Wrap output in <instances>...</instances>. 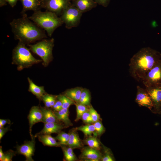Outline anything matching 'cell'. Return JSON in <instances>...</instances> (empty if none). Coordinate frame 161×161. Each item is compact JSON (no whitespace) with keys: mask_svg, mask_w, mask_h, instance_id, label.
<instances>
[{"mask_svg":"<svg viewBox=\"0 0 161 161\" xmlns=\"http://www.w3.org/2000/svg\"><path fill=\"white\" fill-rule=\"evenodd\" d=\"M89 111L91 115L93 123H95L100 119L99 114L92 106L90 107Z\"/></svg>","mask_w":161,"mask_h":161,"instance_id":"1f68e13d","label":"cell"},{"mask_svg":"<svg viewBox=\"0 0 161 161\" xmlns=\"http://www.w3.org/2000/svg\"><path fill=\"white\" fill-rule=\"evenodd\" d=\"M54 112L57 119L62 122L66 127L72 125V123L69 118V108H63L59 111Z\"/></svg>","mask_w":161,"mask_h":161,"instance_id":"d6986e66","label":"cell"},{"mask_svg":"<svg viewBox=\"0 0 161 161\" xmlns=\"http://www.w3.org/2000/svg\"><path fill=\"white\" fill-rule=\"evenodd\" d=\"M137 94L135 101L140 106L146 107L151 109L154 106L152 100L146 89L139 86L137 87Z\"/></svg>","mask_w":161,"mask_h":161,"instance_id":"30bf717a","label":"cell"},{"mask_svg":"<svg viewBox=\"0 0 161 161\" xmlns=\"http://www.w3.org/2000/svg\"><path fill=\"white\" fill-rule=\"evenodd\" d=\"M71 0V1H72V0Z\"/></svg>","mask_w":161,"mask_h":161,"instance_id":"b9f144b4","label":"cell"},{"mask_svg":"<svg viewBox=\"0 0 161 161\" xmlns=\"http://www.w3.org/2000/svg\"><path fill=\"white\" fill-rule=\"evenodd\" d=\"M11 121L9 119H0V128H2L7 124H10Z\"/></svg>","mask_w":161,"mask_h":161,"instance_id":"74e56055","label":"cell"},{"mask_svg":"<svg viewBox=\"0 0 161 161\" xmlns=\"http://www.w3.org/2000/svg\"><path fill=\"white\" fill-rule=\"evenodd\" d=\"M54 45V39L44 38L36 43L27 44L30 50L41 58L42 65L47 67L53 58L52 50Z\"/></svg>","mask_w":161,"mask_h":161,"instance_id":"5b68a950","label":"cell"},{"mask_svg":"<svg viewBox=\"0 0 161 161\" xmlns=\"http://www.w3.org/2000/svg\"><path fill=\"white\" fill-rule=\"evenodd\" d=\"M154 105L161 103V86L145 88Z\"/></svg>","mask_w":161,"mask_h":161,"instance_id":"e0dca14e","label":"cell"},{"mask_svg":"<svg viewBox=\"0 0 161 161\" xmlns=\"http://www.w3.org/2000/svg\"><path fill=\"white\" fill-rule=\"evenodd\" d=\"M70 137L69 133L61 131L58 134L55 138L59 141L61 145H66Z\"/></svg>","mask_w":161,"mask_h":161,"instance_id":"4316f807","label":"cell"},{"mask_svg":"<svg viewBox=\"0 0 161 161\" xmlns=\"http://www.w3.org/2000/svg\"><path fill=\"white\" fill-rule=\"evenodd\" d=\"M16 152L9 150L4 153V156L1 161H11L13 157L16 155Z\"/></svg>","mask_w":161,"mask_h":161,"instance_id":"f546056e","label":"cell"},{"mask_svg":"<svg viewBox=\"0 0 161 161\" xmlns=\"http://www.w3.org/2000/svg\"><path fill=\"white\" fill-rule=\"evenodd\" d=\"M41 100L43 102L45 107L48 108L51 107L49 94L47 93L44 95L42 97Z\"/></svg>","mask_w":161,"mask_h":161,"instance_id":"836d02e7","label":"cell"},{"mask_svg":"<svg viewBox=\"0 0 161 161\" xmlns=\"http://www.w3.org/2000/svg\"><path fill=\"white\" fill-rule=\"evenodd\" d=\"M42 112L40 106H32L27 117L29 122L30 134L31 138L34 137L32 134V129L33 126L36 123L42 122Z\"/></svg>","mask_w":161,"mask_h":161,"instance_id":"8fae6325","label":"cell"},{"mask_svg":"<svg viewBox=\"0 0 161 161\" xmlns=\"http://www.w3.org/2000/svg\"><path fill=\"white\" fill-rule=\"evenodd\" d=\"M103 161H114L112 157L109 154H106L101 159Z\"/></svg>","mask_w":161,"mask_h":161,"instance_id":"f35d334b","label":"cell"},{"mask_svg":"<svg viewBox=\"0 0 161 161\" xmlns=\"http://www.w3.org/2000/svg\"><path fill=\"white\" fill-rule=\"evenodd\" d=\"M85 142L89 147L98 150H100L99 143L95 137H89L85 140Z\"/></svg>","mask_w":161,"mask_h":161,"instance_id":"83f0119b","label":"cell"},{"mask_svg":"<svg viewBox=\"0 0 161 161\" xmlns=\"http://www.w3.org/2000/svg\"><path fill=\"white\" fill-rule=\"evenodd\" d=\"M70 0H42V7L61 16L64 10L72 4Z\"/></svg>","mask_w":161,"mask_h":161,"instance_id":"ba28073f","label":"cell"},{"mask_svg":"<svg viewBox=\"0 0 161 161\" xmlns=\"http://www.w3.org/2000/svg\"><path fill=\"white\" fill-rule=\"evenodd\" d=\"M23 6V10L21 13H25L28 10L34 12L40 10L41 7V0H21Z\"/></svg>","mask_w":161,"mask_h":161,"instance_id":"9a60e30c","label":"cell"},{"mask_svg":"<svg viewBox=\"0 0 161 161\" xmlns=\"http://www.w3.org/2000/svg\"><path fill=\"white\" fill-rule=\"evenodd\" d=\"M76 129L82 131L86 136H90L95 131V128L94 124L83 126L77 128Z\"/></svg>","mask_w":161,"mask_h":161,"instance_id":"484cf974","label":"cell"},{"mask_svg":"<svg viewBox=\"0 0 161 161\" xmlns=\"http://www.w3.org/2000/svg\"><path fill=\"white\" fill-rule=\"evenodd\" d=\"M97 4L106 7L109 4L110 0H94Z\"/></svg>","mask_w":161,"mask_h":161,"instance_id":"d590c367","label":"cell"},{"mask_svg":"<svg viewBox=\"0 0 161 161\" xmlns=\"http://www.w3.org/2000/svg\"><path fill=\"white\" fill-rule=\"evenodd\" d=\"M10 24L15 40L26 44L47 38L45 31L30 19L25 13Z\"/></svg>","mask_w":161,"mask_h":161,"instance_id":"7a4b0ae2","label":"cell"},{"mask_svg":"<svg viewBox=\"0 0 161 161\" xmlns=\"http://www.w3.org/2000/svg\"><path fill=\"white\" fill-rule=\"evenodd\" d=\"M90 95L89 91L86 89H83L78 103L86 106L89 105L90 103Z\"/></svg>","mask_w":161,"mask_h":161,"instance_id":"d4e9b609","label":"cell"},{"mask_svg":"<svg viewBox=\"0 0 161 161\" xmlns=\"http://www.w3.org/2000/svg\"><path fill=\"white\" fill-rule=\"evenodd\" d=\"M65 145H61L65 160L67 161H73L76 160V157L73 152L72 148Z\"/></svg>","mask_w":161,"mask_h":161,"instance_id":"603a6c76","label":"cell"},{"mask_svg":"<svg viewBox=\"0 0 161 161\" xmlns=\"http://www.w3.org/2000/svg\"><path fill=\"white\" fill-rule=\"evenodd\" d=\"M27 79L29 84L28 91L35 95L40 101L41 100L43 95L47 93L44 87L36 85L29 77Z\"/></svg>","mask_w":161,"mask_h":161,"instance_id":"2e32d148","label":"cell"},{"mask_svg":"<svg viewBox=\"0 0 161 161\" xmlns=\"http://www.w3.org/2000/svg\"><path fill=\"white\" fill-rule=\"evenodd\" d=\"M82 14L71 4L64 10L60 17L66 27L70 29L79 25Z\"/></svg>","mask_w":161,"mask_h":161,"instance_id":"8992f818","label":"cell"},{"mask_svg":"<svg viewBox=\"0 0 161 161\" xmlns=\"http://www.w3.org/2000/svg\"><path fill=\"white\" fill-rule=\"evenodd\" d=\"M26 45L18 41L13 50L12 64L16 65L19 71L42 62V60L37 59L32 55Z\"/></svg>","mask_w":161,"mask_h":161,"instance_id":"277c9868","label":"cell"},{"mask_svg":"<svg viewBox=\"0 0 161 161\" xmlns=\"http://www.w3.org/2000/svg\"><path fill=\"white\" fill-rule=\"evenodd\" d=\"M161 55L149 47L141 49L131 58L129 71L131 76L142 81L148 73L161 63Z\"/></svg>","mask_w":161,"mask_h":161,"instance_id":"6da1fadb","label":"cell"},{"mask_svg":"<svg viewBox=\"0 0 161 161\" xmlns=\"http://www.w3.org/2000/svg\"><path fill=\"white\" fill-rule=\"evenodd\" d=\"M142 82L145 88L161 86V63L151 69Z\"/></svg>","mask_w":161,"mask_h":161,"instance_id":"52a82bcc","label":"cell"},{"mask_svg":"<svg viewBox=\"0 0 161 161\" xmlns=\"http://www.w3.org/2000/svg\"><path fill=\"white\" fill-rule=\"evenodd\" d=\"M53 109L56 112H58L62 108V105L61 102L59 100H56L55 103L52 107Z\"/></svg>","mask_w":161,"mask_h":161,"instance_id":"e575fe53","label":"cell"},{"mask_svg":"<svg viewBox=\"0 0 161 161\" xmlns=\"http://www.w3.org/2000/svg\"><path fill=\"white\" fill-rule=\"evenodd\" d=\"M94 125L95 131L98 135H101L104 132V128L101 123L99 120L94 123Z\"/></svg>","mask_w":161,"mask_h":161,"instance_id":"4dcf8cb0","label":"cell"},{"mask_svg":"<svg viewBox=\"0 0 161 161\" xmlns=\"http://www.w3.org/2000/svg\"><path fill=\"white\" fill-rule=\"evenodd\" d=\"M75 104L76 106L77 112V116L75 121H77L81 118L83 114L88 111L89 109L87 108L86 105L79 103H77Z\"/></svg>","mask_w":161,"mask_h":161,"instance_id":"f1b7e54d","label":"cell"},{"mask_svg":"<svg viewBox=\"0 0 161 161\" xmlns=\"http://www.w3.org/2000/svg\"><path fill=\"white\" fill-rule=\"evenodd\" d=\"M41 0V1H42V0Z\"/></svg>","mask_w":161,"mask_h":161,"instance_id":"7bdbcfd3","label":"cell"},{"mask_svg":"<svg viewBox=\"0 0 161 161\" xmlns=\"http://www.w3.org/2000/svg\"><path fill=\"white\" fill-rule=\"evenodd\" d=\"M35 138L34 136L31 140L25 141L21 145L16 146L17 153L24 156L26 161H34L32 157L35 151Z\"/></svg>","mask_w":161,"mask_h":161,"instance_id":"9c48e42d","label":"cell"},{"mask_svg":"<svg viewBox=\"0 0 161 161\" xmlns=\"http://www.w3.org/2000/svg\"><path fill=\"white\" fill-rule=\"evenodd\" d=\"M81 119L85 123H93L89 110L83 114L82 115Z\"/></svg>","mask_w":161,"mask_h":161,"instance_id":"d6a6232c","label":"cell"},{"mask_svg":"<svg viewBox=\"0 0 161 161\" xmlns=\"http://www.w3.org/2000/svg\"><path fill=\"white\" fill-rule=\"evenodd\" d=\"M66 126L64 125L59 123H44L43 129L36 133L34 136L36 137L39 135L50 134L53 133L58 134Z\"/></svg>","mask_w":161,"mask_h":161,"instance_id":"7c38bea8","label":"cell"},{"mask_svg":"<svg viewBox=\"0 0 161 161\" xmlns=\"http://www.w3.org/2000/svg\"><path fill=\"white\" fill-rule=\"evenodd\" d=\"M39 140L45 146L58 147L61 146L60 143L50 134H41L38 135Z\"/></svg>","mask_w":161,"mask_h":161,"instance_id":"ffe728a7","label":"cell"},{"mask_svg":"<svg viewBox=\"0 0 161 161\" xmlns=\"http://www.w3.org/2000/svg\"><path fill=\"white\" fill-rule=\"evenodd\" d=\"M57 99L61 102L63 109H68L71 105L75 103L74 101L64 94L57 95Z\"/></svg>","mask_w":161,"mask_h":161,"instance_id":"cb8c5ba5","label":"cell"},{"mask_svg":"<svg viewBox=\"0 0 161 161\" xmlns=\"http://www.w3.org/2000/svg\"><path fill=\"white\" fill-rule=\"evenodd\" d=\"M10 129V126L0 128V140H1L5 133Z\"/></svg>","mask_w":161,"mask_h":161,"instance_id":"8d00e7d4","label":"cell"},{"mask_svg":"<svg viewBox=\"0 0 161 161\" xmlns=\"http://www.w3.org/2000/svg\"><path fill=\"white\" fill-rule=\"evenodd\" d=\"M12 7L14 6L18 0H6Z\"/></svg>","mask_w":161,"mask_h":161,"instance_id":"ab89813d","label":"cell"},{"mask_svg":"<svg viewBox=\"0 0 161 161\" xmlns=\"http://www.w3.org/2000/svg\"><path fill=\"white\" fill-rule=\"evenodd\" d=\"M42 114V122L44 123H59L54 112L46 107L40 106Z\"/></svg>","mask_w":161,"mask_h":161,"instance_id":"ac0fdd59","label":"cell"},{"mask_svg":"<svg viewBox=\"0 0 161 161\" xmlns=\"http://www.w3.org/2000/svg\"><path fill=\"white\" fill-rule=\"evenodd\" d=\"M29 18L46 31L49 37H51L56 29L63 24L60 17L55 13L48 10L42 12L40 10L34 11Z\"/></svg>","mask_w":161,"mask_h":161,"instance_id":"3957f363","label":"cell"},{"mask_svg":"<svg viewBox=\"0 0 161 161\" xmlns=\"http://www.w3.org/2000/svg\"><path fill=\"white\" fill-rule=\"evenodd\" d=\"M70 137L67 145L72 148H80L83 146L82 143L78 135L74 131L69 133Z\"/></svg>","mask_w":161,"mask_h":161,"instance_id":"44dd1931","label":"cell"},{"mask_svg":"<svg viewBox=\"0 0 161 161\" xmlns=\"http://www.w3.org/2000/svg\"><path fill=\"white\" fill-rule=\"evenodd\" d=\"M81 157L85 160L90 161H97L102 159L101 153L99 150L89 147H86L83 148L81 151Z\"/></svg>","mask_w":161,"mask_h":161,"instance_id":"5bb4252c","label":"cell"},{"mask_svg":"<svg viewBox=\"0 0 161 161\" xmlns=\"http://www.w3.org/2000/svg\"><path fill=\"white\" fill-rule=\"evenodd\" d=\"M72 4L82 13L91 10L97 5L94 0H73Z\"/></svg>","mask_w":161,"mask_h":161,"instance_id":"4fadbf2b","label":"cell"},{"mask_svg":"<svg viewBox=\"0 0 161 161\" xmlns=\"http://www.w3.org/2000/svg\"><path fill=\"white\" fill-rule=\"evenodd\" d=\"M83 89L79 87L70 89L66 90L64 94L77 103L79 102Z\"/></svg>","mask_w":161,"mask_h":161,"instance_id":"7402d4cb","label":"cell"},{"mask_svg":"<svg viewBox=\"0 0 161 161\" xmlns=\"http://www.w3.org/2000/svg\"><path fill=\"white\" fill-rule=\"evenodd\" d=\"M4 156V153L3 152L2 150V147L1 146L0 147V160L1 161Z\"/></svg>","mask_w":161,"mask_h":161,"instance_id":"60d3db41","label":"cell"}]
</instances>
